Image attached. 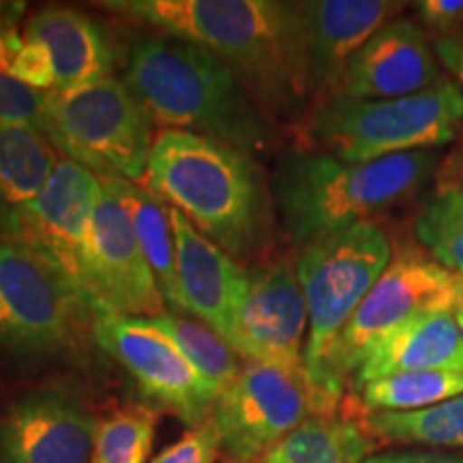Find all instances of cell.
Instances as JSON below:
<instances>
[{
    "instance_id": "277c9868",
    "label": "cell",
    "mask_w": 463,
    "mask_h": 463,
    "mask_svg": "<svg viewBox=\"0 0 463 463\" xmlns=\"http://www.w3.org/2000/svg\"><path fill=\"white\" fill-rule=\"evenodd\" d=\"M436 153L347 164L324 153L289 150L277 161L273 195L283 230L298 247L328 239L410 200L425 187Z\"/></svg>"
},
{
    "instance_id": "d6986e66",
    "label": "cell",
    "mask_w": 463,
    "mask_h": 463,
    "mask_svg": "<svg viewBox=\"0 0 463 463\" xmlns=\"http://www.w3.org/2000/svg\"><path fill=\"white\" fill-rule=\"evenodd\" d=\"M26 42L43 45L54 65V90L73 92L109 78L116 50L90 15L69 7H48L26 24Z\"/></svg>"
},
{
    "instance_id": "9a60e30c",
    "label": "cell",
    "mask_w": 463,
    "mask_h": 463,
    "mask_svg": "<svg viewBox=\"0 0 463 463\" xmlns=\"http://www.w3.org/2000/svg\"><path fill=\"white\" fill-rule=\"evenodd\" d=\"M97 422L73 391H28L0 412V463H89Z\"/></svg>"
},
{
    "instance_id": "f546056e",
    "label": "cell",
    "mask_w": 463,
    "mask_h": 463,
    "mask_svg": "<svg viewBox=\"0 0 463 463\" xmlns=\"http://www.w3.org/2000/svg\"><path fill=\"white\" fill-rule=\"evenodd\" d=\"M219 436L213 420L191 427L181 439L155 457L153 463H215Z\"/></svg>"
},
{
    "instance_id": "ba28073f",
    "label": "cell",
    "mask_w": 463,
    "mask_h": 463,
    "mask_svg": "<svg viewBox=\"0 0 463 463\" xmlns=\"http://www.w3.org/2000/svg\"><path fill=\"white\" fill-rule=\"evenodd\" d=\"M457 281L459 275L420 253L402 251L392 258L335 341L314 391L316 416H335L347 382L403 322L425 311L453 309Z\"/></svg>"
},
{
    "instance_id": "836d02e7",
    "label": "cell",
    "mask_w": 463,
    "mask_h": 463,
    "mask_svg": "<svg viewBox=\"0 0 463 463\" xmlns=\"http://www.w3.org/2000/svg\"><path fill=\"white\" fill-rule=\"evenodd\" d=\"M361 463H463V457L431 453V450H397V453L367 457Z\"/></svg>"
},
{
    "instance_id": "cb8c5ba5",
    "label": "cell",
    "mask_w": 463,
    "mask_h": 463,
    "mask_svg": "<svg viewBox=\"0 0 463 463\" xmlns=\"http://www.w3.org/2000/svg\"><path fill=\"white\" fill-rule=\"evenodd\" d=\"M364 431L386 442L463 449V395L416 412L367 414Z\"/></svg>"
},
{
    "instance_id": "4316f807",
    "label": "cell",
    "mask_w": 463,
    "mask_h": 463,
    "mask_svg": "<svg viewBox=\"0 0 463 463\" xmlns=\"http://www.w3.org/2000/svg\"><path fill=\"white\" fill-rule=\"evenodd\" d=\"M414 234L433 262L463 275V181L433 191L414 219Z\"/></svg>"
},
{
    "instance_id": "e575fe53",
    "label": "cell",
    "mask_w": 463,
    "mask_h": 463,
    "mask_svg": "<svg viewBox=\"0 0 463 463\" xmlns=\"http://www.w3.org/2000/svg\"><path fill=\"white\" fill-rule=\"evenodd\" d=\"M26 14V3L22 0H0V33L15 31Z\"/></svg>"
},
{
    "instance_id": "ac0fdd59",
    "label": "cell",
    "mask_w": 463,
    "mask_h": 463,
    "mask_svg": "<svg viewBox=\"0 0 463 463\" xmlns=\"http://www.w3.org/2000/svg\"><path fill=\"white\" fill-rule=\"evenodd\" d=\"M176 241V275L184 314L200 317L232 345L245 289V269L223 249L202 236L176 208L170 206Z\"/></svg>"
},
{
    "instance_id": "f1b7e54d",
    "label": "cell",
    "mask_w": 463,
    "mask_h": 463,
    "mask_svg": "<svg viewBox=\"0 0 463 463\" xmlns=\"http://www.w3.org/2000/svg\"><path fill=\"white\" fill-rule=\"evenodd\" d=\"M45 106L48 92L34 90L11 75L0 73V125L31 127L42 131Z\"/></svg>"
},
{
    "instance_id": "7402d4cb",
    "label": "cell",
    "mask_w": 463,
    "mask_h": 463,
    "mask_svg": "<svg viewBox=\"0 0 463 463\" xmlns=\"http://www.w3.org/2000/svg\"><path fill=\"white\" fill-rule=\"evenodd\" d=\"M58 161V150L42 131L0 125V217L37 198Z\"/></svg>"
},
{
    "instance_id": "5bb4252c",
    "label": "cell",
    "mask_w": 463,
    "mask_h": 463,
    "mask_svg": "<svg viewBox=\"0 0 463 463\" xmlns=\"http://www.w3.org/2000/svg\"><path fill=\"white\" fill-rule=\"evenodd\" d=\"M86 262L99 317H153L165 311L129 217L103 184L90 213Z\"/></svg>"
},
{
    "instance_id": "603a6c76",
    "label": "cell",
    "mask_w": 463,
    "mask_h": 463,
    "mask_svg": "<svg viewBox=\"0 0 463 463\" xmlns=\"http://www.w3.org/2000/svg\"><path fill=\"white\" fill-rule=\"evenodd\" d=\"M150 326L164 333L174 345L181 350V354L191 363V367L215 389L219 395L239 378L242 364L239 354L234 352L228 341L208 328L204 322L191 320L174 311L144 317Z\"/></svg>"
},
{
    "instance_id": "9c48e42d",
    "label": "cell",
    "mask_w": 463,
    "mask_h": 463,
    "mask_svg": "<svg viewBox=\"0 0 463 463\" xmlns=\"http://www.w3.org/2000/svg\"><path fill=\"white\" fill-rule=\"evenodd\" d=\"M95 314L56 270L0 239V358L37 363L82 341Z\"/></svg>"
},
{
    "instance_id": "4dcf8cb0",
    "label": "cell",
    "mask_w": 463,
    "mask_h": 463,
    "mask_svg": "<svg viewBox=\"0 0 463 463\" xmlns=\"http://www.w3.org/2000/svg\"><path fill=\"white\" fill-rule=\"evenodd\" d=\"M9 75L34 90H54V65H52L50 52L39 43L24 42L11 65Z\"/></svg>"
},
{
    "instance_id": "52a82bcc",
    "label": "cell",
    "mask_w": 463,
    "mask_h": 463,
    "mask_svg": "<svg viewBox=\"0 0 463 463\" xmlns=\"http://www.w3.org/2000/svg\"><path fill=\"white\" fill-rule=\"evenodd\" d=\"M391 260L389 234L375 222L341 230L300 253L297 273L309 317L303 367L311 399L339 333Z\"/></svg>"
},
{
    "instance_id": "8fae6325",
    "label": "cell",
    "mask_w": 463,
    "mask_h": 463,
    "mask_svg": "<svg viewBox=\"0 0 463 463\" xmlns=\"http://www.w3.org/2000/svg\"><path fill=\"white\" fill-rule=\"evenodd\" d=\"M314 416L305 373L249 361L217 397L211 420L225 455L234 463H253Z\"/></svg>"
},
{
    "instance_id": "2e32d148",
    "label": "cell",
    "mask_w": 463,
    "mask_h": 463,
    "mask_svg": "<svg viewBox=\"0 0 463 463\" xmlns=\"http://www.w3.org/2000/svg\"><path fill=\"white\" fill-rule=\"evenodd\" d=\"M408 7L391 0H305L300 3V52L307 97L317 106L339 97L350 61L382 26Z\"/></svg>"
},
{
    "instance_id": "484cf974",
    "label": "cell",
    "mask_w": 463,
    "mask_h": 463,
    "mask_svg": "<svg viewBox=\"0 0 463 463\" xmlns=\"http://www.w3.org/2000/svg\"><path fill=\"white\" fill-rule=\"evenodd\" d=\"M361 408L367 414L416 412L463 395L459 372H414L373 380L361 386Z\"/></svg>"
},
{
    "instance_id": "e0dca14e",
    "label": "cell",
    "mask_w": 463,
    "mask_h": 463,
    "mask_svg": "<svg viewBox=\"0 0 463 463\" xmlns=\"http://www.w3.org/2000/svg\"><path fill=\"white\" fill-rule=\"evenodd\" d=\"M439 61L425 31L397 17L356 52L341 80L339 97L356 101L399 99L439 82Z\"/></svg>"
},
{
    "instance_id": "7c38bea8",
    "label": "cell",
    "mask_w": 463,
    "mask_h": 463,
    "mask_svg": "<svg viewBox=\"0 0 463 463\" xmlns=\"http://www.w3.org/2000/svg\"><path fill=\"white\" fill-rule=\"evenodd\" d=\"M92 335L155 405L176 414L189 427L211 420L219 392L144 317H95Z\"/></svg>"
},
{
    "instance_id": "7a4b0ae2",
    "label": "cell",
    "mask_w": 463,
    "mask_h": 463,
    "mask_svg": "<svg viewBox=\"0 0 463 463\" xmlns=\"http://www.w3.org/2000/svg\"><path fill=\"white\" fill-rule=\"evenodd\" d=\"M146 184L232 258H251L269 239V189L245 150L198 133L164 129L150 148Z\"/></svg>"
},
{
    "instance_id": "d6a6232c",
    "label": "cell",
    "mask_w": 463,
    "mask_h": 463,
    "mask_svg": "<svg viewBox=\"0 0 463 463\" xmlns=\"http://www.w3.org/2000/svg\"><path fill=\"white\" fill-rule=\"evenodd\" d=\"M433 52L438 61L447 67L455 82L463 90V28L459 33L447 34V37L433 39Z\"/></svg>"
},
{
    "instance_id": "44dd1931",
    "label": "cell",
    "mask_w": 463,
    "mask_h": 463,
    "mask_svg": "<svg viewBox=\"0 0 463 463\" xmlns=\"http://www.w3.org/2000/svg\"><path fill=\"white\" fill-rule=\"evenodd\" d=\"M99 181L114 195V200L125 208L165 307H170L174 314H183L170 206L155 194H150L148 189L125 181V178L99 176Z\"/></svg>"
},
{
    "instance_id": "4fadbf2b",
    "label": "cell",
    "mask_w": 463,
    "mask_h": 463,
    "mask_svg": "<svg viewBox=\"0 0 463 463\" xmlns=\"http://www.w3.org/2000/svg\"><path fill=\"white\" fill-rule=\"evenodd\" d=\"M307 303L297 264L270 260L245 269V289L236 320L234 352L251 363L305 373Z\"/></svg>"
},
{
    "instance_id": "5b68a950",
    "label": "cell",
    "mask_w": 463,
    "mask_h": 463,
    "mask_svg": "<svg viewBox=\"0 0 463 463\" xmlns=\"http://www.w3.org/2000/svg\"><path fill=\"white\" fill-rule=\"evenodd\" d=\"M463 123V90L439 80L399 99L356 101L335 97L316 108L309 137L324 155L364 164L449 144Z\"/></svg>"
},
{
    "instance_id": "8992f818",
    "label": "cell",
    "mask_w": 463,
    "mask_h": 463,
    "mask_svg": "<svg viewBox=\"0 0 463 463\" xmlns=\"http://www.w3.org/2000/svg\"><path fill=\"white\" fill-rule=\"evenodd\" d=\"M153 116L125 80L73 92H48L42 133L67 159L97 176L146 178L153 148Z\"/></svg>"
},
{
    "instance_id": "3957f363",
    "label": "cell",
    "mask_w": 463,
    "mask_h": 463,
    "mask_svg": "<svg viewBox=\"0 0 463 463\" xmlns=\"http://www.w3.org/2000/svg\"><path fill=\"white\" fill-rule=\"evenodd\" d=\"M125 82L148 114L176 131L213 137L245 153L273 144L269 118L211 50L176 37H140L127 54Z\"/></svg>"
},
{
    "instance_id": "6da1fadb",
    "label": "cell",
    "mask_w": 463,
    "mask_h": 463,
    "mask_svg": "<svg viewBox=\"0 0 463 463\" xmlns=\"http://www.w3.org/2000/svg\"><path fill=\"white\" fill-rule=\"evenodd\" d=\"M103 7L211 50L234 69L260 109L288 116L307 97L300 3L283 0H109Z\"/></svg>"
},
{
    "instance_id": "1f68e13d",
    "label": "cell",
    "mask_w": 463,
    "mask_h": 463,
    "mask_svg": "<svg viewBox=\"0 0 463 463\" xmlns=\"http://www.w3.org/2000/svg\"><path fill=\"white\" fill-rule=\"evenodd\" d=\"M416 14L436 37H447L463 28V0H420L416 3Z\"/></svg>"
},
{
    "instance_id": "30bf717a",
    "label": "cell",
    "mask_w": 463,
    "mask_h": 463,
    "mask_svg": "<svg viewBox=\"0 0 463 463\" xmlns=\"http://www.w3.org/2000/svg\"><path fill=\"white\" fill-rule=\"evenodd\" d=\"M99 191L97 174L71 159H61L37 198L0 217V239L15 242L56 270L95 317H99V307L86 262V242Z\"/></svg>"
},
{
    "instance_id": "ffe728a7",
    "label": "cell",
    "mask_w": 463,
    "mask_h": 463,
    "mask_svg": "<svg viewBox=\"0 0 463 463\" xmlns=\"http://www.w3.org/2000/svg\"><path fill=\"white\" fill-rule=\"evenodd\" d=\"M414 372L463 373V333L453 309L425 311L403 322L373 347L352 378V386L358 391L373 380Z\"/></svg>"
},
{
    "instance_id": "d4e9b609",
    "label": "cell",
    "mask_w": 463,
    "mask_h": 463,
    "mask_svg": "<svg viewBox=\"0 0 463 463\" xmlns=\"http://www.w3.org/2000/svg\"><path fill=\"white\" fill-rule=\"evenodd\" d=\"M367 442L352 422L314 416L260 463H361Z\"/></svg>"
},
{
    "instance_id": "d590c367",
    "label": "cell",
    "mask_w": 463,
    "mask_h": 463,
    "mask_svg": "<svg viewBox=\"0 0 463 463\" xmlns=\"http://www.w3.org/2000/svg\"><path fill=\"white\" fill-rule=\"evenodd\" d=\"M453 316L457 326L463 333V275H459V281H457V292H455V300H453Z\"/></svg>"
},
{
    "instance_id": "83f0119b",
    "label": "cell",
    "mask_w": 463,
    "mask_h": 463,
    "mask_svg": "<svg viewBox=\"0 0 463 463\" xmlns=\"http://www.w3.org/2000/svg\"><path fill=\"white\" fill-rule=\"evenodd\" d=\"M159 412L146 403H127L106 416L95 431L92 463H146Z\"/></svg>"
}]
</instances>
